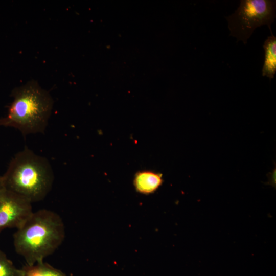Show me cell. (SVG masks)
<instances>
[{
  "mask_svg": "<svg viewBox=\"0 0 276 276\" xmlns=\"http://www.w3.org/2000/svg\"><path fill=\"white\" fill-rule=\"evenodd\" d=\"M162 174L151 171L137 172L134 176L133 185L136 191L149 195L155 192L163 184Z\"/></svg>",
  "mask_w": 276,
  "mask_h": 276,
  "instance_id": "8992f818",
  "label": "cell"
},
{
  "mask_svg": "<svg viewBox=\"0 0 276 276\" xmlns=\"http://www.w3.org/2000/svg\"><path fill=\"white\" fill-rule=\"evenodd\" d=\"M274 0H241L235 12L225 17L228 22L229 36L246 44L255 30L266 25L271 34V24L276 17Z\"/></svg>",
  "mask_w": 276,
  "mask_h": 276,
  "instance_id": "277c9868",
  "label": "cell"
},
{
  "mask_svg": "<svg viewBox=\"0 0 276 276\" xmlns=\"http://www.w3.org/2000/svg\"><path fill=\"white\" fill-rule=\"evenodd\" d=\"M33 213L32 203L5 188L0 190V233L19 228Z\"/></svg>",
  "mask_w": 276,
  "mask_h": 276,
  "instance_id": "5b68a950",
  "label": "cell"
},
{
  "mask_svg": "<svg viewBox=\"0 0 276 276\" xmlns=\"http://www.w3.org/2000/svg\"><path fill=\"white\" fill-rule=\"evenodd\" d=\"M54 178L49 160L27 147L14 155L2 176L5 189L31 203L46 197L52 189Z\"/></svg>",
  "mask_w": 276,
  "mask_h": 276,
  "instance_id": "7a4b0ae2",
  "label": "cell"
},
{
  "mask_svg": "<svg viewBox=\"0 0 276 276\" xmlns=\"http://www.w3.org/2000/svg\"><path fill=\"white\" fill-rule=\"evenodd\" d=\"M22 270L17 269L6 255L0 250V276H21Z\"/></svg>",
  "mask_w": 276,
  "mask_h": 276,
  "instance_id": "9c48e42d",
  "label": "cell"
},
{
  "mask_svg": "<svg viewBox=\"0 0 276 276\" xmlns=\"http://www.w3.org/2000/svg\"><path fill=\"white\" fill-rule=\"evenodd\" d=\"M65 237L62 219L56 213L41 209L32 214L13 235L16 252L27 265L43 261L62 244Z\"/></svg>",
  "mask_w": 276,
  "mask_h": 276,
  "instance_id": "6da1fadb",
  "label": "cell"
},
{
  "mask_svg": "<svg viewBox=\"0 0 276 276\" xmlns=\"http://www.w3.org/2000/svg\"><path fill=\"white\" fill-rule=\"evenodd\" d=\"M21 276H66L61 270L43 261L32 265H26L21 269Z\"/></svg>",
  "mask_w": 276,
  "mask_h": 276,
  "instance_id": "ba28073f",
  "label": "cell"
},
{
  "mask_svg": "<svg viewBox=\"0 0 276 276\" xmlns=\"http://www.w3.org/2000/svg\"><path fill=\"white\" fill-rule=\"evenodd\" d=\"M4 188L2 180V176H0V190Z\"/></svg>",
  "mask_w": 276,
  "mask_h": 276,
  "instance_id": "30bf717a",
  "label": "cell"
},
{
  "mask_svg": "<svg viewBox=\"0 0 276 276\" xmlns=\"http://www.w3.org/2000/svg\"><path fill=\"white\" fill-rule=\"evenodd\" d=\"M264 61L262 70V76L270 80L276 72V37L271 34L265 40L263 44Z\"/></svg>",
  "mask_w": 276,
  "mask_h": 276,
  "instance_id": "52a82bcc",
  "label": "cell"
},
{
  "mask_svg": "<svg viewBox=\"0 0 276 276\" xmlns=\"http://www.w3.org/2000/svg\"><path fill=\"white\" fill-rule=\"evenodd\" d=\"M11 96L13 101L6 115L0 119V126L16 128L24 137L43 133L53 106L50 94L32 80L14 88Z\"/></svg>",
  "mask_w": 276,
  "mask_h": 276,
  "instance_id": "3957f363",
  "label": "cell"
}]
</instances>
